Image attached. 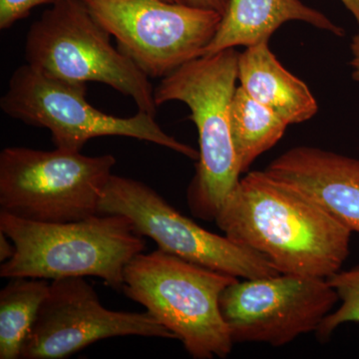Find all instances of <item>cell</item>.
Here are the masks:
<instances>
[{"instance_id": "9a60e30c", "label": "cell", "mask_w": 359, "mask_h": 359, "mask_svg": "<svg viewBox=\"0 0 359 359\" xmlns=\"http://www.w3.org/2000/svg\"><path fill=\"white\" fill-rule=\"evenodd\" d=\"M231 132L241 173L283 138L289 125L238 86L231 99Z\"/></svg>"}, {"instance_id": "6da1fadb", "label": "cell", "mask_w": 359, "mask_h": 359, "mask_svg": "<svg viewBox=\"0 0 359 359\" xmlns=\"http://www.w3.org/2000/svg\"><path fill=\"white\" fill-rule=\"evenodd\" d=\"M215 222L280 273L323 278L341 269L353 233L308 194L264 170L240 179Z\"/></svg>"}, {"instance_id": "30bf717a", "label": "cell", "mask_w": 359, "mask_h": 359, "mask_svg": "<svg viewBox=\"0 0 359 359\" xmlns=\"http://www.w3.org/2000/svg\"><path fill=\"white\" fill-rule=\"evenodd\" d=\"M337 302L327 278L280 273L238 278L222 292L219 309L233 344L280 347L318 332Z\"/></svg>"}, {"instance_id": "5b68a950", "label": "cell", "mask_w": 359, "mask_h": 359, "mask_svg": "<svg viewBox=\"0 0 359 359\" xmlns=\"http://www.w3.org/2000/svg\"><path fill=\"white\" fill-rule=\"evenodd\" d=\"M25 60L68 83L107 85L133 99L139 111L157 114L150 77L112 44L83 0H57L43 11L26 34Z\"/></svg>"}, {"instance_id": "4fadbf2b", "label": "cell", "mask_w": 359, "mask_h": 359, "mask_svg": "<svg viewBox=\"0 0 359 359\" xmlns=\"http://www.w3.org/2000/svg\"><path fill=\"white\" fill-rule=\"evenodd\" d=\"M292 20L344 36V28L301 0H229L218 30L202 56L269 41L283 23Z\"/></svg>"}, {"instance_id": "3957f363", "label": "cell", "mask_w": 359, "mask_h": 359, "mask_svg": "<svg viewBox=\"0 0 359 359\" xmlns=\"http://www.w3.org/2000/svg\"><path fill=\"white\" fill-rule=\"evenodd\" d=\"M240 52L224 49L201 56L162 78L155 88L156 105L180 101L197 127L199 159L187 191L197 218L211 222L240 181L241 170L231 138L230 109L237 89Z\"/></svg>"}, {"instance_id": "277c9868", "label": "cell", "mask_w": 359, "mask_h": 359, "mask_svg": "<svg viewBox=\"0 0 359 359\" xmlns=\"http://www.w3.org/2000/svg\"><path fill=\"white\" fill-rule=\"evenodd\" d=\"M238 278L158 249L129 262L121 290L173 332L193 358H224L233 341L219 297Z\"/></svg>"}, {"instance_id": "8992f818", "label": "cell", "mask_w": 359, "mask_h": 359, "mask_svg": "<svg viewBox=\"0 0 359 359\" xmlns=\"http://www.w3.org/2000/svg\"><path fill=\"white\" fill-rule=\"evenodd\" d=\"M115 165L110 154L7 147L0 153V208L39 223L90 218L99 214Z\"/></svg>"}, {"instance_id": "ba28073f", "label": "cell", "mask_w": 359, "mask_h": 359, "mask_svg": "<svg viewBox=\"0 0 359 359\" xmlns=\"http://www.w3.org/2000/svg\"><path fill=\"white\" fill-rule=\"evenodd\" d=\"M117 47L148 77L164 78L201 57L223 15L165 0H83Z\"/></svg>"}, {"instance_id": "52a82bcc", "label": "cell", "mask_w": 359, "mask_h": 359, "mask_svg": "<svg viewBox=\"0 0 359 359\" xmlns=\"http://www.w3.org/2000/svg\"><path fill=\"white\" fill-rule=\"evenodd\" d=\"M86 93L87 84L54 79L26 63L11 75L0 108L13 119L48 130L54 145L61 150L81 152L91 139L120 136L151 142L199 159V151L167 134L156 116L142 111L127 118L106 114L87 101Z\"/></svg>"}, {"instance_id": "7c38bea8", "label": "cell", "mask_w": 359, "mask_h": 359, "mask_svg": "<svg viewBox=\"0 0 359 359\" xmlns=\"http://www.w3.org/2000/svg\"><path fill=\"white\" fill-rule=\"evenodd\" d=\"M308 194L351 231L359 233V160L311 146H297L264 170Z\"/></svg>"}, {"instance_id": "e0dca14e", "label": "cell", "mask_w": 359, "mask_h": 359, "mask_svg": "<svg viewBox=\"0 0 359 359\" xmlns=\"http://www.w3.org/2000/svg\"><path fill=\"white\" fill-rule=\"evenodd\" d=\"M337 292L341 304L321 323L316 332L318 339L325 341L339 325L347 323H359V266L346 271H337L327 278Z\"/></svg>"}, {"instance_id": "603a6c76", "label": "cell", "mask_w": 359, "mask_h": 359, "mask_svg": "<svg viewBox=\"0 0 359 359\" xmlns=\"http://www.w3.org/2000/svg\"><path fill=\"white\" fill-rule=\"evenodd\" d=\"M168 2H176V4H185V0H165Z\"/></svg>"}, {"instance_id": "ffe728a7", "label": "cell", "mask_w": 359, "mask_h": 359, "mask_svg": "<svg viewBox=\"0 0 359 359\" xmlns=\"http://www.w3.org/2000/svg\"><path fill=\"white\" fill-rule=\"evenodd\" d=\"M15 254V245L6 233L0 231V261L7 262Z\"/></svg>"}, {"instance_id": "ac0fdd59", "label": "cell", "mask_w": 359, "mask_h": 359, "mask_svg": "<svg viewBox=\"0 0 359 359\" xmlns=\"http://www.w3.org/2000/svg\"><path fill=\"white\" fill-rule=\"evenodd\" d=\"M57 0H0V29L6 30L25 20L34 7L53 4Z\"/></svg>"}, {"instance_id": "2e32d148", "label": "cell", "mask_w": 359, "mask_h": 359, "mask_svg": "<svg viewBox=\"0 0 359 359\" xmlns=\"http://www.w3.org/2000/svg\"><path fill=\"white\" fill-rule=\"evenodd\" d=\"M43 278H11L0 292V359L20 358L26 337L49 292Z\"/></svg>"}, {"instance_id": "5bb4252c", "label": "cell", "mask_w": 359, "mask_h": 359, "mask_svg": "<svg viewBox=\"0 0 359 359\" xmlns=\"http://www.w3.org/2000/svg\"><path fill=\"white\" fill-rule=\"evenodd\" d=\"M240 86L287 125L301 124L318 113V104L308 85L285 69L269 41L245 47L238 56Z\"/></svg>"}, {"instance_id": "44dd1931", "label": "cell", "mask_w": 359, "mask_h": 359, "mask_svg": "<svg viewBox=\"0 0 359 359\" xmlns=\"http://www.w3.org/2000/svg\"><path fill=\"white\" fill-rule=\"evenodd\" d=\"M353 58L351 60V66L353 68V78L359 82V32L354 35L351 44Z\"/></svg>"}, {"instance_id": "7a4b0ae2", "label": "cell", "mask_w": 359, "mask_h": 359, "mask_svg": "<svg viewBox=\"0 0 359 359\" xmlns=\"http://www.w3.org/2000/svg\"><path fill=\"white\" fill-rule=\"evenodd\" d=\"M0 231L15 245L0 276L59 280L97 276L121 290L124 269L145 250L143 236L122 215H95L68 223H39L0 211Z\"/></svg>"}, {"instance_id": "9c48e42d", "label": "cell", "mask_w": 359, "mask_h": 359, "mask_svg": "<svg viewBox=\"0 0 359 359\" xmlns=\"http://www.w3.org/2000/svg\"><path fill=\"white\" fill-rule=\"evenodd\" d=\"M100 215H122L158 249L190 263L242 278L280 275L264 255L217 235L175 210L151 187L112 175L104 190Z\"/></svg>"}, {"instance_id": "d6986e66", "label": "cell", "mask_w": 359, "mask_h": 359, "mask_svg": "<svg viewBox=\"0 0 359 359\" xmlns=\"http://www.w3.org/2000/svg\"><path fill=\"white\" fill-rule=\"evenodd\" d=\"M229 0H185V4L194 7L217 11L224 15Z\"/></svg>"}, {"instance_id": "8fae6325", "label": "cell", "mask_w": 359, "mask_h": 359, "mask_svg": "<svg viewBox=\"0 0 359 359\" xmlns=\"http://www.w3.org/2000/svg\"><path fill=\"white\" fill-rule=\"evenodd\" d=\"M137 335L177 339L148 311H110L84 278L52 280L20 358H68L99 340Z\"/></svg>"}, {"instance_id": "7402d4cb", "label": "cell", "mask_w": 359, "mask_h": 359, "mask_svg": "<svg viewBox=\"0 0 359 359\" xmlns=\"http://www.w3.org/2000/svg\"><path fill=\"white\" fill-rule=\"evenodd\" d=\"M347 11H351L359 25V0H340Z\"/></svg>"}]
</instances>
